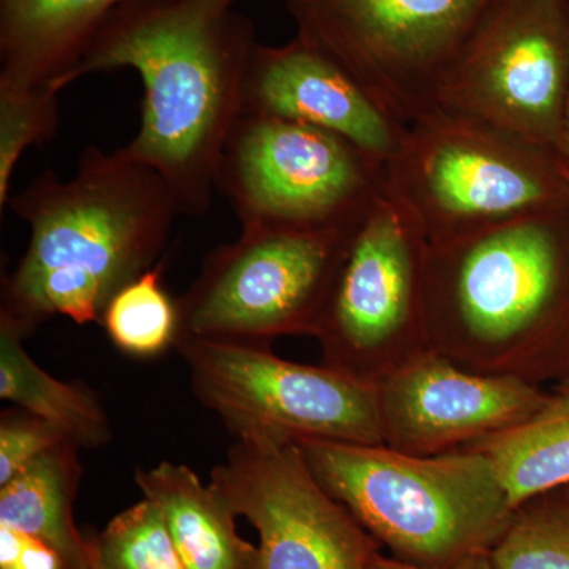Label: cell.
I'll return each instance as SVG.
<instances>
[{"instance_id":"ffe728a7","label":"cell","mask_w":569,"mask_h":569,"mask_svg":"<svg viewBox=\"0 0 569 569\" xmlns=\"http://www.w3.org/2000/svg\"><path fill=\"white\" fill-rule=\"evenodd\" d=\"M112 346L133 358H153L174 347L179 332L178 301L163 287V264L123 284L107 307L102 320Z\"/></svg>"},{"instance_id":"4fadbf2b","label":"cell","mask_w":569,"mask_h":569,"mask_svg":"<svg viewBox=\"0 0 569 569\" xmlns=\"http://www.w3.org/2000/svg\"><path fill=\"white\" fill-rule=\"evenodd\" d=\"M377 387L385 447L425 458L523 425L539 417L550 399L539 385L475 372L433 350L410 359Z\"/></svg>"},{"instance_id":"30bf717a","label":"cell","mask_w":569,"mask_h":569,"mask_svg":"<svg viewBox=\"0 0 569 569\" xmlns=\"http://www.w3.org/2000/svg\"><path fill=\"white\" fill-rule=\"evenodd\" d=\"M217 190L242 227L346 228L385 194V168L306 123L241 114L224 142Z\"/></svg>"},{"instance_id":"52a82bcc","label":"cell","mask_w":569,"mask_h":569,"mask_svg":"<svg viewBox=\"0 0 569 569\" xmlns=\"http://www.w3.org/2000/svg\"><path fill=\"white\" fill-rule=\"evenodd\" d=\"M427 257L417 217L385 193L348 238L313 336L323 365L377 385L430 350Z\"/></svg>"},{"instance_id":"8fae6325","label":"cell","mask_w":569,"mask_h":569,"mask_svg":"<svg viewBox=\"0 0 569 569\" xmlns=\"http://www.w3.org/2000/svg\"><path fill=\"white\" fill-rule=\"evenodd\" d=\"M211 486L258 531L257 569H370L380 545L318 482L296 441L236 437Z\"/></svg>"},{"instance_id":"f546056e","label":"cell","mask_w":569,"mask_h":569,"mask_svg":"<svg viewBox=\"0 0 569 569\" xmlns=\"http://www.w3.org/2000/svg\"><path fill=\"white\" fill-rule=\"evenodd\" d=\"M565 489H567V490H568V492H569V486H568V488H565Z\"/></svg>"},{"instance_id":"2e32d148","label":"cell","mask_w":569,"mask_h":569,"mask_svg":"<svg viewBox=\"0 0 569 569\" xmlns=\"http://www.w3.org/2000/svg\"><path fill=\"white\" fill-rule=\"evenodd\" d=\"M134 482L162 512L187 568L257 569L258 546L239 537L238 516L189 467L160 462L137 468Z\"/></svg>"},{"instance_id":"9a60e30c","label":"cell","mask_w":569,"mask_h":569,"mask_svg":"<svg viewBox=\"0 0 569 569\" xmlns=\"http://www.w3.org/2000/svg\"><path fill=\"white\" fill-rule=\"evenodd\" d=\"M126 0H0V91H63L92 37Z\"/></svg>"},{"instance_id":"83f0119b","label":"cell","mask_w":569,"mask_h":569,"mask_svg":"<svg viewBox=\"0 0 569 569\" xmlns=\"http://www.w3.org/2000/svg\"><path fill=\"white\" fill-rule=\"evenodd\" d=\"M557 156L560 157L561 163H563L565 170L569 174V111L567 121H565L563 132H561L559 144L556 148Z\"/></svg>"},{"instance_id":"ac0fdd59","label":"cell","mask_w":569,"mask_h":569,"mask_svg":"<svg viewBox=\"0 0 569 569\" xmlns=\"http://www.w3.org/2000/svg\"><path fill=\"white\" fill-rule=\"evenodd\" d=\"M24 331L0 316V397L61 427L80 448L111 441L110 419L91 389L50 376L29 356Z\"/></svg>"},{"instance_id":"4316f807","label":"cell","mask_w":569,"mask_h":569,"mask_svg":"<svg viewBox=\"0 0 569 569\" xmlns=\"http://www.w3.org/2000/svg\"><path fill=\"white\" fill-rule=\"evenodd\" d=\"M569 413V376L561 378L560 383L550 392L548 407L541 415Z\"/></svg>"},{"instance_id":"ba28073f","label":"cell","mask_w":569,"mask_h":569,"mask_svg":"<svg viewBox=\"0 0 569 569\" xmlns=\"http://www.w3.org/2000/svg\"><path fill=\"white\" fill-rule=\"evenodd\" d=\"M358 224V223H356ZM353 227H242L178 299V336L269 343L316 336Z\"/></svg>"},{"instance_id":"e0dca14e","label":"cell","mask_w":569,"mask_h":569,"mask_svg":"<svg viewBox=\"0 0 569 569\" xmlns=\"http://www.w3.org/2000/svg\"><path fill=\"white\" fill-rule=\"evenodd\" d=\"M73 441L41 455L0 488V523L43 541L67 569H92L93 538H84L73 518L82 468Z\"/></svg>"},{"instance_id":"7c38bea8","label":"cell","mask_w":569,"mask_h":569,"mask_svg":"<svg viewBox=\"0 0 569 569\" xmlns=\"http://www.w3.org/2000/svg\"><path fill=\"white\" fill-rule=\"evenodd\" d=\"M437 108L556 151L569 111V0H508Z\"/></svg>"},{"instance_id":"6da1fadb","label":"cell","mask_w":569,"mask_h":569,"mask_svg":"<svg viewBox=\"0 0 569 569\" xmlns=\"http://www.w3.org/2000/svg\"><path fill=\"white\" fill-rule=\"evenodd\" d=\"M239 0H126L108 14L70 84L86 74H140V130L123 151L170 183L179 208H211L224 142L242 114L258 41Z\"/></svg>"},{"instance_id":"d4e9b609","label":"cell","mask_w":569,"mask_h":569,"mask_svg":"<svg viewBox=\"0 0 569 569\" xmlns=\"http://www.w3.org/2000/svg\"><path fill=\"white\" fill-rule=\"evenodd\" d=\"M0 569H67L62 557L40 539L0 523Z\"/></svg>"},{"instance_id":"7a4b0ae2","label":"cell","mask_w":569,"mask_h":569,"mask_svg":"<svg viewBox=\"0 0 569 569\" xmlns=\"http://www.w3.org/2000/svg\"><path fill=\"white\" fill-rule=\"evenodd\" d=\"M9 204L31 230L3 279L0 316L26 336L51 317L100 323L112 296L153 268L181 212L170 183L123 149H82L77 173L44 171Z\"/></svg>"},{"instance_id":"f1b7e54d","label":"cell","mask_w":569,"mask_h":569,"mask_svg":"<svg viewBox=\"0 0 569 569\" xmlns=\"http://www.w3.org/2000/svg\"><path fill=\"white\" fill-rule=\"evenodd\" d=\"M96 542V541H93ZM92 569H104L102 567V563H100V559H99V553H97V548H96V559H93V567Z\"/></svg>"},{"instance_id":"277c9868","label":"cell","mask_w":569,"mask_h":569,"mask_svg":"<svg viewBox=\"0 0 569 569\" xmlns=\"http://www.w3.org/2000/svg\"><path fill=\"white\" fill-rule=\"evenodd\" d=\"M296 443L318 482L392 559L456 567L488 556L515 518L489 459L475 449L425 458L385 445Z\"/></svg>"},{"instance_id":"5bb4252c","label":"cell","mask_w":569,"mask_h":569,"mask_svg":"<svg viewBox=\"0 0 569 569\" xmlns=\"http://www.w3.org/2000/svg\"><path fill=\"white\" fill-rule=\"evenodd\" d=\"M242 114L306 123L343 138L381 168L395 159L407 127L388 114L339 63L296 37L258 43L247 71Z\"/></svg>"},{"instance_id":"603a6c76","label":"cell","mask_w":569,"mask_h":569,"mask_svg":"<svg viewBox=\"0 0 569 569\" xmlns=\"http://www.w3.org/2000/svg\"><path fill=\"white\" fill-rule=\"evenodd\" d=\"M59 91H0V209L10 201L14 168L31 146L43 144L59 129Z\"/></svg>"},{"instance_id":"d6986e66","label":"cell","mask_w":569,"mask_h":569,"mask_svg":"<svg viewBox=\"0 0 569 569\" xmlns=\"http://www.w3.org/2000/svg\"><path fill=\"white\" fill-rule=\"evenodd\" d=\"M467 449L489 459L515 509L569 486V413L539 415Z\"/></svg>"},{"instance_id":"484cf974","label":"cell","mask_w":569,"mask_h":569,"mask_svg":"<svg viewBox=\"0 0 569 569\" xmlns=\"http://www.w3.org/2000/svg\"><path fill=\"white\" fill-rule=\"evenodd\" d=\"M370 569H493V568H492V565H490L489 553H488V556H479V557H475V559L462 561V563L456 565V567L425 568V567H417V565L406 563V561L392 559V557L383 556V553L380 552V553H377L376 559L372 560V565H370Z\"/></svg>"},{"instance_id":"cb8c5ba5","label":"cell","mask_w":569,"mask_h":569,"mask_svg":"<svg viewBox=\"0 0 569 569\" xmlns=\"http://www.w3.org/2000/svg\"><path fill=\"white\" fill-rule=\"evenodd\" d=\"M69 440L61 427L31 411L22 408L3 411L0 417V488L41 455Z\"/></svg>"},{"instance_id":"5b68a950","label":"cell","mask_w":569,"mask_h":569,"mask_svg":"<svg viewBox=\"0 0 569 569\" xmlns=\"http://www.w3.org/2000/svg\"><path fill=\"white\" fill-rule=\"evenodd\" d=\"M385 193L433 242L567 204L569 174L553 149L437 108L407 127Z\"/></svg>"},{"instance_id":"9c48e42d","label":"cell","mask_w":569,"mask_h":569,"mask_svg":"<svg viewBox=\"0 0 569 569\" xmlns=\"http://www.w3.org/2000/svg\"><path fill=\"white\" fill-rule=\"evenodd\" d=\"M194 396L233 437L383 445L376 383L279 358L269 343L178 336Z\"/></svg>"},{"instance_id":"44dd1931","label":"cell","mask_w":569,"mask_h":569,"mask_svg":"<svg viewBox=\"0 0 569 569\" xmlns=\"http://www.w3.org/2000/svg\"><path fill=\"white\" fill-rule=\"evenodd\" d=\"M557 492L516 509L489 552L493 569H569V492Z\"/></svg>"},{"instance_id":"3957f363","label":"cell","mask_w":569,"mask_h":569,"mask_svg":"<svg viewBox=\"0 0 569 569\" xmlns=\"http://www.w3.org/2000/svg\"><path fill=\"white\" fill-rule=\"evenodd\" d=\"M430 350L541 385L569 376V203L429 242Z\"/></svg>"},{"instance_id":"7402d4cb","label":"cell","mask_w":569,"mask_h":569,"mask_svg":"<svg viewBox=\"0 0 569 569\" xmlns=\"http://www.w3.org/2000/svg\"><path fill=\"white\" fill-rule=\"evenodd\" d=\"M93 541L104 569H189L148 498L119 512Z\"/></svg>"},{"instance_id":"8992f818","label":"cell","mask_w":569,"mask_h":569,"mask_svg":"<svg viewBox=\"0 0 569 569\" xmlns=\"http://www.w3.org/2000/svg\"><path fill=\"white\" fill-rule=\"evenodd\" d=\"M508 0H283L296 37L328 54L391 118L437 110L445 82Z\"/></svg>"}]
</instances>
